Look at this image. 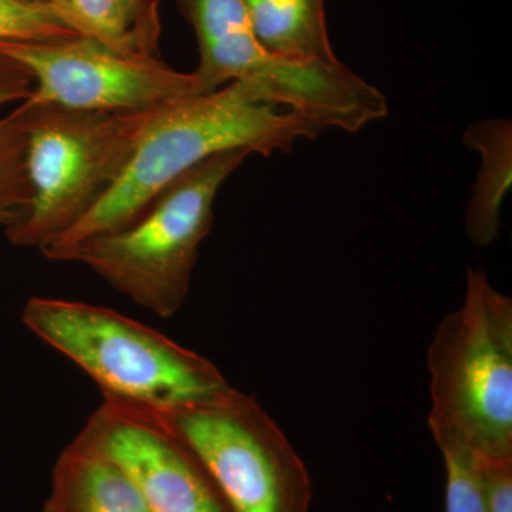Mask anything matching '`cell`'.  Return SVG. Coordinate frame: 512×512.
<instances>
[{"label": "cell", "instance_id": "6", "mask_svg": "<svg viewBox=\"0 0 512 512\" xmlns=\"http://www.w3.org/2000/svg\"><path fill=\"white\" fill-rule=\"evenodd\" d=\"M153 414L194 451L229 511H311L308 468L254 397L228 386L207 399Z\"/></svg>", "mask_w": 512, "mask_h": 512}, {"label": "cell", "instance_id": "4", "mask_svg": "<svg viewBox=\"0 0 512 512\" xmlns=\"http://www.w3.org/2000/svg\"><path fill=\"white\" fill-rule=\"evenodd\" d=\"M251 153L228 151L174 181L130 227L84 239L47 255L92 269L147 311L168 319L183 308L222 185Z\"/></svg>", "mask_w": 512, "mask_h": 512}, {"label": "cell", "instance_id": "11", "mask_svg": "<svg viewBox=\"0 0 512 512\" xmlns=\"http://www.w3.org/2000/svg\"><path fill=\"white\" fill-rule=\"evenodd\" d=\"M259 42L295 62H339L330 45L325 0H242Z\"/></svg>", "mask_w": 512, "mask_h": 512}, {"label": "cell", "instance_id": "7", "mask_svg": "<svg viewBox=\"0 0 512 512\" xmlns=\"http://www.w3.org/2000/svg\"><path fill=\"white\" fill-rule=\"evenodd\" d=\"M194 29L200 62L192 72L198 93L247 80L276 106L323 130H346L365 106L366 83L346 64L295 62L269 52L256 37L242 0H177Z\"/></svg>", "mask_w": 512, "mask_h": 512}, {"label": "cell", "instance_id": "16", "mask_svg": "<svg viewBox=\"0 0 512 512\" xmlns=\"http://www.w3.org/2000/svg\"><path fill=\"white\" fill-rule=\"evenodd\" d=\"M446 512H487L481 466L463 454L444 453Z\"/></svg>", "mask_w": 512, "mask_h": 512}, {"label": "cell", "instance_id": "2", "mask_svg": "<svg viewBox=\"0 0 512 512\" xmlns=\"http://www.w3.org/2000/svg\"><path fill=\"white\" fill-rule=\"evenodd\" d=\"M429 427L441 454L481 467L512 461V299L468 269L463 305L427 350Z\"/></svg>", "mask_w": 512, "mask_h": 512}, {"label": "cell", "instance_id": "14", "mask_svg": "<svg viewBox=\"0 0 512 512\" xmlns=\"http://www.w3.org/2000/svg\"><path fill=\"white\" fill-rule=\"evenodd\" d=\"M25 156L26 119L15 110L0 119V227H12L28 208L30 188Z\"/></svg>", "mask_w": 512, "mask_h": 512}, {"label": "cell", "instance_id": "3", "mask_svg": "<svg viewBox=\"0 0 512 512\" xmlns=\"http://www.w3.org/2000/svg\"><path fill=\"white\" fill-rule=\"evenodd\" d=\"M22 320L92 377L104 399L165 413L229 386L204 356L104 306L39 296L26 303Z\"/></svg>", "mask_w": 512, "mask_h": 512}, {"label": "cell", "instance_id": "9", "mask_svg": "<svg viewBox=\"0 0 512 512\" xmlns=\"http://www.w3.org/2000/svg\"><path fill=\"white\" fill-rule=\"evenodd\" d=\"M74 440L119 468L148 512H231L194 451L148 410L103 399Z\"/></svg>", "mask_w": 512, "mask_h": 512}, {"label": "cell", "instance_id": "18", "mask_svg": "<svg viewBox=\"0 0 512 512\" xmlns=\"http://www.w3.org/2000/svg\"><path fill=\"white\" fill-rule=\"evenodd\" d=\"M33 90V77L28 69L0 55V107L10 103H23Z\"/></svg>", "mask_w": 512, "mask_h": 512}, {"label": "cell", "instance_id": "8", "mask_svg": "<svg viewBox=\"0 0 512 512\" xmlns=\"http://www.w3.org/2000/svg\"><path fill=\"white\" fill-rule=\"evenodd\" d=\"M0 55L22 64L33 77L23 109L136 113L157 110L198 93L194 74L177 72L160 59H134L87 37L63 42L0 43Z\"/></svg>", "mask_w": 512, "mask_h": 512}, {"label": "cell", "instance_id": "12", "mask_svg": "<svg viewBox=\"0 0 512 512\" xmlns=\"http://www.w3.org/2000/svg\"><path fill=\"white\" fill-rule=\"evenodd\" d=\"M464 143L481 157L480 171L468 202V238L478 247L493 244L500 231V211L512 184V126L510 120L473 124Z\"/></svg>", "mask_w": 512, "mask_h": 512}, {"label": "cell", "instance_id": "15", "mask_svg": "<svg viewBox=\"0 0 512 512\" xmlns=\"http://www.w3.org/2000/svg\"><path fill=\"white\" fill-rule=\"evenodd\" d=\"M82 37L52 5L0 0V43L63 42Z\"/></svg>", "mask_w": 512, "mask_h": 512}, {"label": "cell", "instance_id": "5", "mask_svg": "<svg viewBox=\"0 0 512 512\" xmlns=\"http://www.w3.org/2000/svg\"><path fill=\"white\" fill-rule=\"evenodd\" d=\"M16 110L26 119L30 200L6 235L16 247L42 252L86 217L119 180L154 110Z\"/></svg>", "mask_w": 512, "mask_h": 512}, {"label": "cell", "instance_id": "1", "mask_svg": "<svg viewBox=\"0 0 512 512\" xmlns=\"http://www.w3.org/2000/svg\"><path fill=\"white\" fill-rule=\"evenodd\" d=\"M323 131L308 117L276 106L259 84L247 80L174 101L153 111L113 187L42 254L130 227L174 181L217 154L245 150L271 157Z\"/></svg>", "mask_w": 512, "mask_h": 512}, {"label": "cell", "instance_id": "10", "mask_svg": "<svg viewBox=\"0 0 512 512\" xmlns=\"http://www.w3.org/2000/svg\"><path fill=\"white\" fill-rule=\"evenodd\" d=\"M45 512H148L119 468L76 440L53 468Z\"/></svg>", "mask_w": 512, "mask_h": 512}, {"label": "cell", "instance_id": "19", "mask_svg": "<svg viewBox=\"0 0 512 512\" xmlns=\"http://www.w3.org/2000/svg\"><path fill=\"white\" fill-rule=\"evenodd\" d=\"M131 18L136 20L151 36L160 39L161 23L158 15V0H123Z\"/></svg>", "mask_w": 512, "mask_h": 512}, {"label": "cell", "instance_id": "13", "mask_svg": "<svg viewBox=\"0 0 512 512\" xmlns=\"http://www.w3.org/2000/svg\"><path fill=\"white\" fill-rule=\"evenodd\" d=\"M64 22L82 37L119 55L157 59L158 40L131 18L123 0H49Z\"/></svg>", "mask_w": 512, "mask_h": 512}, {"label": "cell", "instance_id": "17", "mask_svg": "<svg viewBox=\"0 0 512 512\" xmlns=\"http://www.w3.org/2000/svg\"><path fill=\"white\" fill-rule=\"evenodd\" d=\"M485 510L512 512V461L481 467Z\"/></svg>", "mask_w": 512, "mask_h": 512}, {"label": "cell", "instance_id": "20", "mask_svg": "<svg viewBox=\"0 0 512 512\" xmlns=\"http://www.w3.org/2000/svg\"><path fill=\"white\" fill-rule=\"evenodd\" d=\"M22 2H28V3H43V5H50L49 0H22Z\"/></svg>", "mask_w": 512, "mask_h": 512}]
</instances>
